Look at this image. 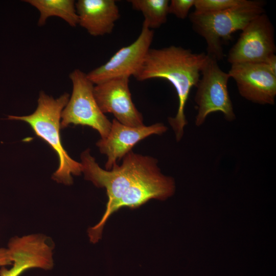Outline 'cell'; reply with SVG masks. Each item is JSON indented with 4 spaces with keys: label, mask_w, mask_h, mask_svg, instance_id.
Listing matches in <instances>:
<instances>
[{
    "label": "cell",
    "mask_w": 276,
    "mask_h": 276,
    "mask_svg": "<svg viewBox=\"0 0 276 276\" xmlns=\"http://www.w3.org/2000/svg\"><path fill=\"white\" fill-rule=\"evenodd\" d=\"M81 159L85 178L106 190L108 197L106 210L143 186L160 170L156 158L132 151L123 158L121 165L117 164L109 170L100 167L90 154L89 149L81 153Z\"/></svg>",
    "instance_id": "cell-2"
},
{
    "label": "cell",
    "mask_w": 276,
    "mask_h": 276,
    "mask_svg": "<svg viewBox=\"0 0 276 276\" xmlns=\"http://www.w3.org/2000/svg\"><path fill=\"white\" fill-rule=\"evenodd\" d=\"M167 130V127L161 123L131 127L113 119L107 137L101 139L96 143L100 152L107 156L106 170L111 169L141 140L152 134H162Z\"/></svg>",
    "instance_id": "cell-12"
},
{
    "label": "cell",
    "mask_w": 276,
    "mask_h": 276,
    "mask_svg": "<svg viewBox=\"0 0 276 276\" xmlns=\"http://www.w3.org/2000/svg\"><path fill=\"white\" fill-rule=\"evenodd\" d=\"M36 8L40 13L38 24L44 25L51 16L59 17L70 26L78 25V16L75 3L73 0H26L24 1Z\"/></svg>",
    "instance_id": "cell-14"
},
{
    "label": "cell",
    "mask_w": 276,
    "mask_h": 276,
    "mask_svg": "<svg viewBox=\"0 0 276 276\" xmlns=\"http://www.w3.org/2000/svg\"><path fill=\"white\" fill-rule=\"evenodd\" d=\"M201 74L195 96L198 110L196 125L201 126L208 115L216 111L221 112L228 121H233L236 116L228 90V73L220 68L215 58L207 55Z\"/></svg>",
    "instance_id": "cell-6"
},
{
    "label": "cell",
    "mask_w": 276,
    "mask_h": 276,
    "mask_svg": "<svg viewBox=\"0 0 276 276\" xmlns=\"http://www.w3.org/2000/svg\"><path fill=\"white\" fill-rule=\"evenodd\" d=\"M154 31L143 22L140 35L130 45L119 50L104 64L92 70L87 77L94 84L109 80L133 77L142 66L150 50Z\"/></svg>",
    "instance_id": "cell-8"
},
{
    "label": "cell",
    "mask_w": 276,
    "mask_h": 276,
    "mask_svg": "<svg viewBox=\"0 0 276 276\" xmlns=\"http://www.w3.org/2000/svg\"><path fill=\"white\" fill-rule=\"evenodd\" d=\"M251 0H195V11L199 12H216L250 4Z\"/></svg>",
    "instance_id": "cell-16"
},
{
    "label": "cell",
    "mask_w": 276,
    "mask_h": 276,
    "mask_svg": "<svg viewBox=\"0 0 276 276\" xmlns=\"http://www.w3.org/2000/svg\"><path fill=\"white\" fill-rule=\"evenodd\" d=\"M264 63L274 75H276V56L275 54L269 57Z\"/></svg>",
    "instance_id": "cell-19"
},
{
    "label": "cell",
    "mask_w": 276,
    "mask_h": 276,
    "mask_svg": "<svg viewBox=\"0 0 276 276\" xmlns=\"http://www.w3.org/2000/svg\"><path fill=\"white\" fill-rule=\"evenodd\" d=\"M195 1H171L168 7L169 14H172L179 19H185L188 16L190 9L194 6Z\"/></svg>",
    "instance_id": "cell-17"
},
{
    "label": "cell",
    "mask_w": 276,
    "mask_h": 276,
    "mask_svg": "<svg viewBox=\"0 0 276 276\" xmlns=\"http://www.w3.org/2000/svg\"><path fill=\"white\" fill-rule=\"evenodd\" d=\"M70 95L64 93L57 99L39 93L38 105L32 114L25 116H9L8 119L19 120L27 123L35 134L46 142L57 154L59 166L52 178L58 183L71 185L73 182L72 175L82 173L81 163L72 158L63 147L60 130L61 112L67 103Z\"/></svg>",
    "instance_id": "cell-3"
},
{
    "label": "cell",
    "mask_w": 276,
    "mask_h": 276,
    "mask_svg": "<svg viewBox=\"0 0 276 276\" xmlns=\"http://www.w3.org/2000/svg\"><path fill=\"white\" fill-rule=\"evenodd\" d=\"M228 74L244 98L262 105L274 104L276 75L264 62L232 64Z\"/></svg>",
    "instance_id": "cell-10"
},
{
    "label": "cell",
    "mask_w": 276,
    "mask_h": 276,
    "mask_svg": "<svg viewBox=\"0 0 276 276\" xmlns=\"http://www.w3.org/2000/svg\"><path fill=\"white\" fill-rule=\"evenodd\" d=\"M129 78L112 79L96 85L94 94L104 113L112 114L120 123L131 127L144 125L143 117L132 102L129 87Z\"/></svg>",
    "instance_id": "cell-11"
},
{
    "label": "cell",
    "mask_w": 276,
    "mask_h": 276,
    "mask_svg": "<svg viewBox=\"0 0 276 276\" xmlns=\"http://www.w3.org/2000/svg\"><path fill=\"white\" fill-rule=\"evenodd\" d=\"M274 27L265 13L251 20L242 30L229 50L227 61L231 64L243 62H264L275 54Z\"/></svg>",
    "instance_id": "cell-7"
},
{
    "label": "cell",
    "mask_w": 276,
    "mask_h": 276,
    "mask_svg": "<svg viewBox=\"0 0 276 276\" xmlns=\"http://www.w3.org/2000/svg\"><path fill=\"white\" fill-rule=\"evenodd\" d=\"M135 10L141 12L144 17L143 23L153 30L161 27L167 20L169 14L168 0L128 1Z\"/></svg>",
    "instance_id": "cell-15"
},
{
    "label": "cell",
    "mask_w": 276,
    "mask_h": 276,
    "mask_svg": "<svg viewBox=\"0 0 276 276\" xmlns=\"http://www.w3.org/2000/svg\"><path fill=\"white\" fill-rule=\"evenodd\" d=\"M12 266L0 269V276H19L32 268L51 270L54 266L53 245L46 236L31 234L12 238L8 244Z\"/></svg>",
    "instance_id": "cell-9"
},
{
    "label": "cell",
    "mask_w": 276,
    "mask_h": 276,
    "mask_svg": "<svg viewBox=\"0 0 276 276\" xmlns=\"http://www.w3.org/2000/svg\"><path fill=\"white\" fill-rule=\"evenodd\" d=\"M73 84L72 96L61 114L60 128L71 124L87 126L97 130L104 139L110 131V122L100 110L94 94V84L87 74L75 69L69 75Z\"/></svg>",
    "instance_id": "cell-5"
},
{
    "label": "cell",
    "mask_w": 276,
    "mask_h": 276,
    "mask_svg": "<svg viewBox=\"0 0 276 276\" xmlns=\"http://www.w3.org/2000/svg\"><path fill=\"white\" fill-rule=\"evenodd\" d=\"M265 12L264 2L254 3L216 12L194 11L189 15L194 31L206 43L207 55L217 61L224 56L223 43L231 39L235 32L242 31L253 19Z\"/></svg>",
    "instance_id": "cell-4"
},
{
    "label": "cell",
    "mask_w": 276,
    "mask_h": 276,
    "mask_svg": "<svg viewBox=\"0 0 276 276\" xmlns=\"http://www.w3.org/2000/svg\"><path fill=\"white\" fill-rule=\"evenodd\" d=\"M7 248H0V266L12 265V262Z\"/></svg>",
    "instance_id": "cell-18"
},
{
    "label": "cell",
    "mask_w": 276,
    "mask_h": 276,
    "mask_svg": "<svg viewBox=\"0 0 276 276\" xmlns=\"http://www.w3.org/2000/svg\"><path fill=\"white\" fill-rule=\"evenodd\" d=\"M207 55L193 53L181 47L170 45L150 49L134 77L138 81L161 78L168 81L175 89L178 107L174 117L168 118L177 142L183 136L188 124L185 109L191 88L196 86Z\"/></svg>",
    "instance_id": "cell-1"
},
{
    "label": "cell",
    "mask_w": 276,
    "mask_h": 276,
    "mask_svg": "<svg viewBox=\"0 0 276 276\" xmlns=\"http://www.w3.org/2000/svg\"><path fill=\"white\" fill-rule=\"evenodd\" d=\"M75 6L78 25L93 36L110 34L120 16L114 0H79Z\"/></svg>",
    "instance_id": "cell-13"
}]
</instances>
